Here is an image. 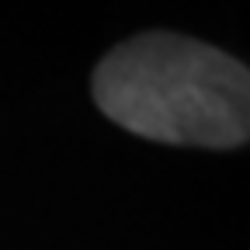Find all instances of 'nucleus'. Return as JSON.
Returning <instances> with one entry per match:
<instances>
[{
	"label": "nucleus",
	"instance_id": "nucleus-1",
	"mask_svg": "<svg viewBox=\"0 0 250 250\" xmlns=\"http://www.w3.org/2000/svg\"><path fill=\"white\" fill-rule=\"evenodd\" d=\"M98 108L136 136L229 149L250 139V70L205 42L149 31L94 70Z\"/></svg>",
	"mask_w": 250,
	"mask_h": 250
}]
</instances>
